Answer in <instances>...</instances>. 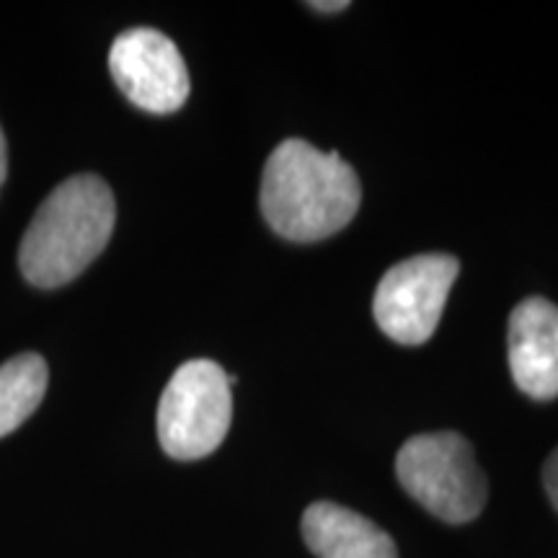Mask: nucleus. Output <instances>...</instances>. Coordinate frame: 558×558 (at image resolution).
<instances>
[{
    "mask_svg": "<svg viewBox=\"0 0 558 558\" xmlns=\"http://www.w3.org/2000/svg\"><path fill=\"white\" fill-rule=\"evenodd\" d=\"M117 205L109 184L78 173L41 202L19 246V269L26 282L54 290L83 275L114 233Z\"/></svg>",
    "mask_w": 558,
    "mask_h": 558,
    "instance_id": "2",
    "label": "nucleus"
},
{
    "mask_svg": "<svg viewBox=\"0 0 558 558\" xmlns=\"http://www.w3.org/2000/svg\"><path fill=\"white\" fill-rule=\"evenodd\" d=\"M509 369L514 386L535 401L558 396V305L527 298L509 316Z\"/></svg>",
    "mask_w": 558,
    "mask_h": 558,
    "instance_id": "7",
    "label": "nucleus"
},
{
    "mask_svg": "<svg viewBox=\"0 0 558 558\" xmlns=\"http://www.w3.org/2000/svg\"><path fill=\"white\" fill-rule=\"evenodd\" d=\"M111 78L137 109L171 114L190 99V70L179 47L156 29H130L109 52Z\"/></svg>",
    "mask_w": 558,
    "mask_h": 558,
    "instance_id": "6",
    "label": "nucleus"
},
{
    "mask_svg": "<svg viewBox=\"0 0 558 558\" xmlns=\"http://www.w3.org/2000/svg\"><path fill=\"white\" fill-rule=\"evenodd\" d=\"M362 186L357 173L339 158L305 140L279 143L264 166L262 215L282 239L324 241L357 215Z\"/></svg>",
    "mask_w": 558,
    "mask_h": 558,
    "instance_id": "1",
    "label": "nucleus"
},
{
    "mask_svg": "<svg viewBox=\"0 0 558 558\" xmlns=\"http://www.w3.org/2000/svg\"><path fill=\"white\" fill-rule=\"evenodd\" d=\"M543 486H546L548 499L554 501V507L558 509V448L550 452L546 465H543Z\"/></svg>",
    "mask_w": 558,
    "mask_h": 558,
    "instance_id": "10",
    "label": "nucleus"
},
{
    "mask_svg": "<svg viewBox=\"0 0 558 558\" xmlns=\"http://www.w3.org/2000/svg\"><path fill=\"white\" fill-rule=\"evenodd\" d=\"M396 478L411 499L450 525L476 520L486 505V476L458 432L411 437L396 456Z\"/></svg>",
    "mask_w": 558,
    "mask_h": 558,
    "instance_id": "3",
    "label": "nucleus"
},
{
    "mask_svg": "<svg viewBox=\"0 0 558 558\" xmlns=\"http://www.w3.org/2000/svg\"><path fill=\"white\" fill-rule=\"evenodd\" d=\"M300 527L316 558H399V548L386 530L333 501L311 505Z\"/></svg>",
    "mask_w": 558,
    "mask_h": 558,
    "instance_id": "8",
    "label": "nucleus"
},
{
    "mask_svg": "<svg viewBox=\"0 0 558 558\" xmlns=\"http://www.w3.org/2000/svg\"><path fill=\"white\" fill-rule=\"evenodd\" d=\"M313 11H320V13H339V11H344V9H349V3L347 0H316V3H308Z\"/></svg>",
    "mask_w": 558,
    "mask_h": 558,
    "instance_id": "11",
    "label": "nucleus"
},
{
    "mask_svg": "<svg viewBox=\"0 0 558 558\" xmlns=\"http://www.w3.org/2000/svg\"><path fill=\"white\" fill-rule=\"evenodd\" d=\"M228 373L213 360H190L171 375L158 403V439L173 460L215 452L233 422Z\"/></svg>",
    "mask_w": 558,
    "mask_h": 558,
    "instance_id": "4",
    "label": "nucleus"
},
{
    "mask_svg": "<svg viewBox=\"0 0 558 558\" xmlns=\"http://www.w3.org/2000/svg\"><path fill=\"white\" fill-rule=\"evenodd\" d=\"M50 369L39 354H19L0 365V437L16 432L39 409Z\"/></svg>",
    "mask_w": 558,
    "mask_h": 558,
    "instance_id": "9",
    "label": "nucleus"
},
{
    "mask_svg": "<svg viewBox=\"0 0 558 558\" xmlns=\"http://www.w3.org/2000/svg\"><path fill=\"white\" fill-rule=\"evenodd\" d=\"M5 173H9V148H5V135L0 130V186H3Z\"/></svg>",
    "mask_w": 558,
    "mask_h": 558,
    "instance_id": "12",
    "label": "nucleus"
},
{
    "mask_svg": "<svg viewBox=\"0 0 558 558\" xmlns=\"http://www.w3.org/2000/svg\"><path fill=\"white\" fill-rule=\"evenodd\" d=\"M460 264L450 254H422L396 264L375 290L380 331L399 344H424L437 331Z\"/></svg>",
    "mask_w": 558,
    "mask_h": 558,
    "instance_id": "5",
    "label": "nucleus"
}]
</instances>
